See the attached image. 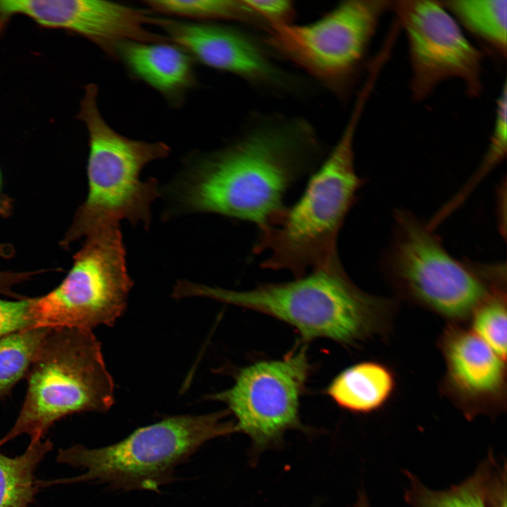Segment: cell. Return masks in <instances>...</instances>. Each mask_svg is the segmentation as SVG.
Returning <instances> with one entry per match:
<instances>
[{
	"label": "cell",
	"mask_w": 507,
	"mask_h": 507,
	"mask_svg": "<svg viewBox=\"0 0 507 507\" xmlns=\"http://www.w3.org/2000/svg\"><path fill=\"white\" fill-rule=\"evenodd\" d=\"M363 110L362 104H355L338 142L299 201L259 228L253 251L268 254L261 267L287 270L299 277L339 258L338 233L362 184L353 145Z\"/></svg>",
	"instance_id": "3"
},
{
	"label": "cell",
	"mask_w": 507,
	"mask_h": 507,
	"mask_svg": "<svg viewBox=\"0 0 507 507\" xmlns=\"http://www.w3.org/2000/svg\"><path fill=\"white\" fill-rule=\"evenodd\" d=\"M173 44L204 65L234 74L258 87L287 92L294 80L277 67L265 49L235 28L211 23L153 17Z\"/></svg>",
	"instance_id": "14"
},
{
	"label": "cell",
	"mask_w": 507,
	"mask_h": 507,
	"mask_svg": "<svg viewBox=\"0 0 507 507\" xmlns=\"http://www.w3.org/2000/svg\"><path fill=\"white\" fill-rule=\"evenodd\" d=\"M7 252V245L6 244L0 243V257H6Z\"/></svg>",
	"instance_id": "28"
},
{
	"label": "cell",
	"mask_w": 507,
	"mask_h": 507,
	"mask_svg": "<svg viewBox=\"0 0 507 507\" xmlns=\"http://www.w3.org/2000/svg\"><path fill=\"white\" fill-rule=\"evenodd\" d=\"M7 21L5 20L0 19V34L1 32V30L4 27V25Z\"/></svg>",
	"instance_id": "29"
},
{
	"label": "cell",
	"mask_w": 507,
	"mask_h": 507,
	"mask_svg": "<svg viewBox=\"0 0 507 507\" xmlns=\"http://www.w3.org/2000/svg\"><path fill=\"white\" fill-rule=\"evenodd\" d=\"M322 156L315 131L304 119L256 118L230 144L190 162L173 185L177 208L261 228L284 207L287 192Z\"/></svg>",
	"instance_id": "1"
},
{
	"label": "cell",
	"mask_w": 507,
	"mask_h": 507,
	"mask_svg": "<svg viewBox=\"0 0 507 507\" xmlns=\"http://www.w3.org/2000/svg\"><path fill=\"white\" fill-rule=\"evenodd\" d=\"M389 10L406 37L411 69L409 86L415 101L426 99L449 79L461 80L469 96L481 94L482 52L469 42L440 1H394Z\"/></svg>",
	"instance_id": "11"
},
{
	"label": "cell",
	"mask_w": 507,
	"mask_h": 507,
	"mask_svg": "<svg viewBox=\"0 0 507 507\" xmlns=\"http://www.w3.org/2000/svg\"><path fill=\"white\" fill-rule=\"evenodd\" d=\"M26 16L39 26L84 37L115 59L125 42L163 43L165 35L148 30L153 16L146 10L101 0H0V18Z\"/></svg>",
	"instance_id": "12"
},
{
	"label": "cell",
	"mask_w": 507,
	"mask_h": 507,
	"mask_svg": "<svg viewBox=\"0 0 507 507\" xmlns=\"http://www.w3.org/2000/svg\"><path fill=\"white\" fill-rule=\"evenodd\" d=\"M396 387L393 370L377 361L355 363L340 372L330 383L326 394L342 408L367 414L382 408Z\"/></svg>",
	"instance_id": "16"
},
{
	"label": "cell",
	"mask_w": 507,
	"mask_h": 507,
	"mask_svg": "<svg viewBox=\"0 0 507 507\" xmlns=\"http://www.w3.org/2000/svg\"><path fill=\"white\" fill-rule=\"evenodd\" d=\"M98 87L89 84L80 101L78 118L89 136L87 197L77 213L69 238L74 239L121 220L147 227L151 206L158 196V182L142 181L141 171L149 163L167 157L170 147L126 137L104 120L98 105Z\"/></svg>",
	"instance_id": "4"
},
{
	"label": "cell",
	"mask_w": 507,
	"mask_h": 507,
	"mask_svg": "<svg viewBox=\"0 0 507 507\" xmlns=\"http://www.w3.org/2000/svg\"><path fill=\"white\" fill-rule=\"evenodd\" d=\"M267 32L272 27L292 23L295 13L291 1L244 0Z\"/></svg>",
	"instance_id": "24"
},
{
	"label": "cell",
	"mask_w": 507,
	"mask_h": 507,
	"mask_svg": "<svg viewBox=\"0 0 507 507\" xmlns=\"http://www.w3.org/2000/svg\"><path fill=\"white\" fill-rule=\"evenodd\" d=\"M495 119L489 146L480 170L472 181L475 184L486 172L498 163L506 153L507 88L505 82L496 100Z\"/></svg>",
	"instance_id": "23"
},
{
	"label": "cell",
	"mask_w": 507,
	"mask_h": 507,
	"mask_svg": "<svg viewBox=\"0 0 507 507\" xmlns=\"http://www.w3.org/2000/svg\"><path fill=\"white\" fill-rule=\"evenodd\" d=\"M494 462L493 456L489 455L470 477L443 491L432 490L416 477L407 473L411 484L406 491L405 499L411 507H487L486 487Z\"/></svg>",
	"instance_id": "19"
},
{
	"label": "cell",
	"mask_w": 507,
	"mask_h": 507,
	"mask_svg": "<svg viewBox=\"0 0 507 507\" xmlns=\"http://www.w3.org/2000/svg\"><path fill=\"white\" fill-rule=\"evenodd\" d=\"M66 277L54 289L30 298L34 327L90 330L112 326L125 309L132 285L119 226L88 234Z\"/></svg>",
	"instance_id": "8"
},
{
	"label": "cell",
	"mask_w": 507,
	"mask_h": 507,
	"mask_svg": "<svg viewBox=\"0 0 507 507\" xmlns=\"http://www.w3.org/2000/svg\"><path fill=\"white\" fill-rule=\"evenodd\" d=\"M224 410L204 415L170 416L134 430L123 440L104 447L75 445L59 449L56 461L85 472L46 482L106 483L119 490H157L173 479L174 469L204 443L237 432Z\"/></svg>",
	"instance_id": "6"
},
{
	"label": "cell",
	"mask_w": 507,
	"mask_h": 507,
	"mask_svg": "<svg viewBox=\"0 0 507 507\" xmlns=\"http://www.w3.org/2000/svg\"><path fill=\"white\" fill-rule=\"evenodd\" d=\"M506 290L487 299L475 311L470 328L501 358L506 361Z\"/></svg>",
	"instance_id": "22"
},
{
	"label": "cell",
	"mask_w": 507,
	"mask_h": 507,
	"mask_svg": "<svg viewBox=\"0 0 507 507\" xmlns=\"http://www.w3.org/2000/svg\"><path fill=\"white\" fill-rule=\"evenodd\" d=\"M306 346L280 359L255 362L242 368L232 386L208 399L225 403L237 432L251 440L255 457L281 446L289 430L311 433L300 420V399L310 374Z\"/></svg>",
	"instance_id": "10"
},
{
	"label": "cell",
	"mask_w": 507,
	"mask_h": 507,
	"mask_svg": "<svg viewBox=\"0 0 507 507\" xmlns=\"http://www.w3.org/2000/svg\"><path fill=\"white\" fill-rule=\"evenodd\" d=\"M445 372L440 390L470 420L506 407V365L470 327L449 323L437 342Z\"/></svg>",
	"instance_id": "13"
},
{
	"label": "cell",
	"mask_w": 507,
	"mask_h": 507,
	"mask_svg": "<svg viewBox=\"0 0 507 507\" xmlns=\"http://www.w3.org/2000/svg\"><path fill=\"white\" fill-rule=\"evenodd\" d=\"M170 42H125L117 47L115 59L168 101L180 104L196 79L193 58Z\"/></svg>",
	"instance_id": "15"
},
{
	"label": "cell",
	"mask_w": 507,
	"mask_h": 507,
	"mask_svg": "<svg viewBox=\"0 0 507 507\" xmlns=\"http://www.w3.org/2000/svg\"><path fill=\"white\" fill-rule=\"evenodd\" d=\"M184 293L275 317L293 327L303 342L325 338L347 346L387 337L396 310L392 300L356 287L339 258L290 282L263 283L247 291L187 282Z\"/></svg>",
	"instance_id": "2"
},
{
	"label": "cell",
	"mask_w": 507,
	"mask_h": 507,
	"mask_svg": "<svg viewBox=\"0 0 507 507\" xmlns=\"http://www.w3.org/2000/svg\"><path fill=\"white\" fill-rule=\"evenodd\" d=\"M50 330L30 327L0 338V397L26 377Z\"/></svg>",
	"instance_id": "20"
},
{
	"label": "cell",
	"mask_w": 507,
	"mask_h": 507,
	"mask_svg": "<svg viewBox=\"0 0 507 507\" xmlns=\"http://www.w3.org/2000/svg\"><path fill=\"white\" fill-rule=\"evenodd\" d=\"M355 507H370L368 497L365 493H359Z\"/></svg>",
	"instance_id": "27"
},
{
	"label": "cell",
	"mask_w": 507,
	"mask_h": 507,
	"mask_svg": "<svg viewBox=\"0 0 507 507\" xmlns=\"http://www.w3.org/2000/svg\"><path fill=\"white\" fill-rule=\"evenodd\" d=\"M144 3L162 14L204 20H233L265 27L244 0H146Z\"/></svg>",
	"instance_id": "21"
},
{
	"label": "cell",
	"mask_w": 507,
	"mask_h": 507,
	"mask_svg": "<svg viewBox=\"0 0 507 507\" xmlns=\"http://www.w3.org/2000/svg\"><path fill=\"white\" fill-rule=\"evenodd\" d=\"M52 447L50 440H39L14 458L0 452V507L30 506L39 487L35 472Z\"/></svg>",
	"instance_id": "18"
},
{
	"label": "cell",
	"mask_w": 507,
	"mask_h": 507,
	"mask_svg": "<svg viewBox=\"0 0 507 507\" xmlns=\"http://www.w3.org/2000/svg\"><path fill=\"white\" fill-rule=\"evenodd\" d=\"M458 23L501 58L507 54L506 0L440 1Z\"/></svg>",
	"instance_id": "17"
},
{
	"label": "cell",
	"mask_w": 507,
	"mask_h": 507,
	"mask_svg": "<svg viewBox=\"0 0 507 507\" xmlns=\"http://www.w3.org/2000/svg\"><path fill=\"white\" fill-rule=\"evenodd\" d=\"M30 298L0 299V338L22 330L34 327L30 311Z\"/></svg>",
	"instance_id": "25"
},
{
	"label": "cell",
	"mask_w": 507,
	"mask_h": 507,
	"mask_svg": "<svg viewBox=\"0 0 507 507\" xmlns=\"http://www.w3.org/2000/svg\"><path fill=\"white\" fill-rule=\"evenodd\" d=\"M387 275L399 295L449 323L470 321L494 294L506 290L501 267H470L444 250L428 229L406 212L396 214Z\"/></svg>",
	"instance_id": "7"
},
{
	"label": "cell",
	"mask_w": 507,
	"mask_h": 507,
	"mask_svg": "<svg viewBox=\"0 0 507 507\" xmlns=\"http://www.w3.org/2000/svg\"><path fill=\"white\" fill-rule=\"evenodd\" d=\"M27 392L14 425L0 447L21 434L36 442L53 424L75 413L107 411L114 383L92 330L51 329L25 377Z\"/></svg>",
	"instance_id": "5"
},
{
	"label": "cell",
	"mask_w": 507,
	"mask_h": 507,
	"mask_svg": "<svg viewBox=\"0 0 507 507\" xmlns=\"http://www.w3.org/2000/svg\"><path fill=\"white\" fill-rule=\"evenodd\" d=\"M391 1L349 0L317 20L272 27L266 44L339 97L351 91Z\"/></svg>",
	"instance_id": "9"
},
{
	"label": "cell",
	"mask_w": 507,
	"mask_h": 507,
	"mask_svg": "<svg viewBox=\"0 0 507 507\" xmlns=\"http://www.w3.org/2000/svg\"><path fill=\"white\" fill-rule=\"evenodd\" d=\"M487 507H506V463L503 468L494 461L487 482Z\"/></svg>",
	"instance_id": "26"
}]
</instances>
